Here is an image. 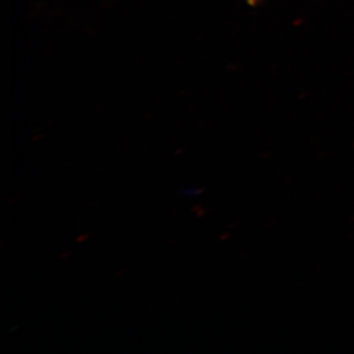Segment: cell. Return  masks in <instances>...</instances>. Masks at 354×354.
<instances>
[{"instance_id":"obj_1","label":"cell","mask_w":354,"mask_h":354,"mask_svg":"<svg viewBox=\"0 0 354 354\" xmlns=\"http://www.w3.org/2000/svg\"><path fill=\"white\" fill-rule=\"evenodd\" d=\"M244 1L250 6H256L257 4H259L262 0H244Z\"/></svg>"}]
</instances>
